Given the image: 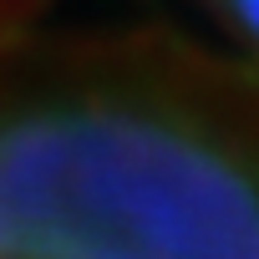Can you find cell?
Segmentation results:
<instances>
[{"instance_id":"6da1fadb","label":"cell","mask_w":259,"mask_h":259,"mask_svg":"<svg viewBox=\"0 0 259 259\" xmlns=\"http://www.w3.org/2000/svg\"><path fill=\"white\" fill-rule=\"evenodd\" d=\"M0 259H259V76L163 31L0 36Z\"/></svg>"},{"instance_id":"7a4b0ae2","label":"cell","mask_w":259,"mask_h":259,"mask_svg":"<svg viewBox=\"0 0 259 259\" xmlns=\"http://www.w3.org/2000/svg\"><path fill=\"white\" fill-rule=\"evenodd\" d=\"M213 11H219L239 36H249V41L259 46V0H213Z\"/></svg>"}]
</instances>
